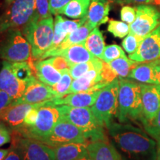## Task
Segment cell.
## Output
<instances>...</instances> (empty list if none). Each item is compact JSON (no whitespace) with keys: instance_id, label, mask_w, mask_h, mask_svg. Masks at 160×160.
Masks as SVG:
<instances>
[{"instance_id":"obj_1","label":"cell","mask_w":160,"mask_h":160,"mask_svg":"<svg viewBox=\"0 0 160 160\" xmlns=\"http://www.w3.org/2000/svg\"><path fill=\"white\" fill-rule=\"evenodd\" d=\"M107 130L111 142L123 160H156L157 141L145 131L129 123L115 122Z\"/></svg>"},{"instance_id":"obj_2","label":"cell","mask_w":160,"mask_h":160,"mask_svg":"<svg viewBox=\"0 0 160 160\" xmlns=\"http://www.w3.org/2000/svg\"><path fill=\"white\" fill-rule=\"evenodd\" d=\"M33 72V60L20 62L3 61L0 69V90L8 93L13 102L19 99L36 77Z\"/></svg>"},{"instance_id":"obj_3","label":"cell","mask_w":160,"mask_h":160,"mask_svg":"<svg viewBox=\"0 0 160 160\" xmlns=\"http://www.w3.org/2000/svg\"><path fill=\"white\" fill-rule=\"evenodd\" d=\"M117 118L121 123H128L130 121L142 122L143 115L141 83L119 78Z\"/></svg>"},{"instance_id":"obj_4","label":"cell","mask_w":160,"mask_h":160,"mask_svg":"<svg viewBox=\"0 0 160 160\" xmlns=\"http://www.w3.org/2000/svg\"><path fill=\"white\" fill-rule=\"evenodd\" d=\"M61 117L77 126L83 131L88 144L99 140H109L106 128L99 122L91 108H75L70 105H59Z\"/></svg>"},{"instance_id":"obj_5","label":"cell","mask_w":160,"mask_h":160,"mask_svg":"<svg viewBox=\"0 0 160 160\" xmlns=\"http://www.w3.org/2000/svg\"><path fill=\"white\" fill-rule=\"evenodd\" d=\"M22 33L31 45L32 59L38 61L51 49L54 36V21L52 17L39 20L34 15Z\"/></svg>"},{"instance_id":"obj_6","label":"cell","mask_w":160,"mask_h":160,"mask_svg":"<svg viewBox=\"0 0 160 160\" xmlns=\"http://www.w3.org/2000/svg\"><path fill=\"white\" fill-rule=\"evenodd\" d=\"M35 15V0H15L0 15V37L12 30L22 32Z\"/></svg>"},{"instance_id":"obj_7","label":"cell","mask_w":160,"mask_h":160,"mask_svg":"<svg viewBox=\"0 0 160 160\" xmlns=\"http://www.w3.org/2000/svg\"><path fill=\"white\" fill-rule=\"evenodd\" d=\"M0 59L11 62L32 60L31 45L20 30H12L0 37Z\"/></svg>"},{"instance_id":"obj_8","label":"cell","mask_w":160,"mask_h":160,"mask_svg":"<svg viewBox=\"0 0 160 160\" xmlns=\"http://www.w3.org/2000/svg\"><path fill=\"white\" fill-rule=\"evenodd\" d=\"M119 88V78H117L101 90L95 103L91 107L93 114L106 129L113 122V118L117 117Z\"/></svg>"},{"instance_id":"obj_9","label":"cell","mask_w":160,"mask_h":160,"mask_svg":"<svg viewBox=\"0 0 160 160\" xmlns=\"http://www.w3.org/2000/svg\"><path fill=\"white\" fill-rule=\"evenodd\" d=\"M61 118L59 105H55L51 100L45 105L39 108L34 125L19 132L12 133H19L24 137L41 141L51 133Z\"/></svg>"},{"instance_id":"obj_10","label":"cell","mask_w":160,"mask_h":160,"mask_svg":"<svg viewBox=\"0 0 160 160\" xmlns=\"http://www.w3.org/2000/svg\"><path fill=\"white\" fill-rule=\"evenodd\" d=\"M39 142L52 148L69 143H88L83 131L62 118L57 123L51 133Z\"/></svg>"},{"instance_id":"obj_11","label":"cell","mask_w":160,"mask_h":160,"mask_svg":"<svg viewBox=\"0 0 160 160\" xmlns=\"http://www.w3.org/2000/svg\"><path fill=\"white\" fill-rule=\"evenodd\" d=\"M160 25V12L154 6L142 4L137 7V17L130 25V33L145 38Z\"/></svg>"},{"instance_id":"obj_12","label":"cell","mask_w":160,"mask_h":160,"mask_svg":"<svg viewBox=\"0 0 160 160\" xmlns=\"http://www.w3.org/2000/svg\"><path fill=\"white\" fill-rule=\"evenodd\" d=\"M129 59L138 63L160 59V25L144 38L136 52L129 55Z\"/></svg>"},{"instance_id":"obj_13","label":"cell","mask_w":160,"mask_h":160,"mask_svg":"<svg viewBox=\"0 0 160 160\" xmlns=\"http://www.w3.org/2000/svg\"><path fill=\"white\" fill-rule=\"evenodd\" d=\"M58 98L51 86L46 85L35 77L28 86L24 94L11 105L19 104H38Z\"/></svg>"},{"instance_id":"obj_14","label":"cell","mask_w":160,"mask_h":160,"mask_svg":"<svg viewBox=\"0 0 160 160\" xmlns=\"http://www.w3.org/2000/svg\"><path fill=\"white\" fill-rule=\"evenodd\" d=\"M141 90L142 124L153 119L160 110V85L141 83Z\"/></svg>"},{"instance_id":"obj_15","label":"cell","mask_w":160,"mask_h":160,"mask_svg":"<svg viewBox=\"0 0 160 160\" xmlns=\"http://www.w3.org/2000/svg\"><path fill=\"white\" fill-rule=\"evenodd\" d=\"M20 144L23 151L24 160H56L52 147L38 140L24 137L19 133Z\"/></svg>"},{"instance_id":"obj_16","label":"cell","mask_w":160,"mask_h":160,"mask_svg":"<svg viewBox=\"0 0 160 160\" xmlns=\"http://www.w3.org/2000/svg\"><path fill=\"white\" fill-rule=\"evenodd\" d=\"M38 104H19L10 105L0 113V121L10 128L11 132H19L23 128L24 120L28 112Z\"/></svg>"},{"instance_id":"obj_17","label":"cell","mask_w":160,"mask_h":160,"mask_svg":"<svg viewBox=\"0 0 160 160\" xmlns=\"http://www.w3.org/2000/svg\"><path fill=\"white\" fill-rule=\"evenodd\" d=\"M102 89L94 88L89 91L68 93L53 99L55 105H67L75 108H91L95 103Z\"/></svg>"},{"instance_id":"obj_18","label":"cell","mask_w":160,"mask_h":160,"mask_svg":"<svg viewBox=\"0 0 160 160\" xmlns=\"http://www.w3.org/2000/svg\"><path fill=\"white\" fill-rule=\"evenodd\" d=\"M86 21L87 16L82 19L74 20L64 19L60 15L56 16L54 20V36L50 50H53L57 48L70 33L79 28Z\"/></svg>"},{"instance_id":"obj_19","label":"cell","mask_w":160,"mask_h":160,"mask_svg":"<svg viewBox=\"0 0 160 160\" xmlns=\"http://www.w3.org/2000/svg\"><path fill=\"white\" fill-rule=\"evenodd\" d=\"M102 68L92 69L80 77L73 79L67 94L89 91L94 88L98 89H102L107 85L102 82Z\"/></svg>"},{"instance_id":"obj_20","label":"cell","mask_w":160,"mask_h":160,"mask_svg":"<svg viewBox=\"0 0 160 160\" xmlns=\"http://www.w3.org/2000/svg\"><path fill=\"white\" fill-rule=\"evenodd\" d=\"M88 152L91 160H123L110 140H99L88 143Z\"/></svg>"},{"instance_id":"obj_21","label":"cell","mask_w":160,"mask_h":160,"mask_svg":"<svg viewBox=\"0 0 160 160\" xmlns=\"http://www.w3.org/2000/svg\"><path fill=\"white\" fill-rule=\"evenodd\" d=\"M57 56L65 58L70 65V68L77 64L92 61L97 58L86 48L84 42L71 45L62 51L54 52L51 53L48 58Z\"/></svg>"},{"instance_id":"obj_22","label":"cell","mask_w":160,"mask_h":160,"mask_svg":"<svg viewBox=\"0 0 160 160\" xmlns=\"http://www.w3.org/2000/svg\"><path fill=\"white\" fill-rule=\"evenodd\" d=\"M110 4L108 0H91L87 22L93 28L99 27L108 21Z\"/></svg>"},{"instance_id":"obj_23","label":"cell","mask_w":160,"mask_h":160,"mask_svg":"<svg viewBox=\"0 0 160 160\" xmlns=\"http://www.w3.org/2000/svg\"><path fill=\"white\" fill-rule=\"evenodd\" d=\"M34 73L39 81L51 87L55 85L62 75V72L53 67L48 59L38 60L34 64Z\"/></svg>"},{"instance_id":"obj_24","label":"cell","mask_w":160,"mask_h":160,"mask_svg":"<svg viewBox=\"0 0 160 160\" xmlns=\"http://www.w3.org/2000/svg\"><path fill=\"white\" fill-rule=\"evenodd\" d=\"M93 29L94 28H93L90 25V24L86 21L82 25L80 26L79 28H77L76 31L70 33V34L65 38L62 42L60 44L57 48H56L53 50H50V51L46 52L39 60L47 59V58L49 57V56L51 55V53H54V52L62 51V50L67 48H68L71 45L84 42L85 41V39H87L88 37L89 36L90 33H91Z\"/></svg>"},{"instance_id":"obj_25","label":"cell","mask_w":160,"mask_h":160,"mask_svg":"<svg viewBox=\"0 0 160 160\" xmlns=\"http://www.w3.org/2000/svg\"><path fill=\"white\" fill-rule=\"evenodd\" d=\"M88 143H69L53 148L56 160H78L88 154Z\"/></svg>"},{"instance_id":"obj_26","label":"cell","mask_w":160,"mask_h":160,"mask_svg":"<svg viewBox=\"0 0 160 160\" xmlns=\"http://www.w3.org/2000/svg\"><path fill=\"white\" fill-rule=\"evenodd\" d=\"M156 62L157 60L149 62L138 63L130 72L128 78L139 83L158 85L154 70Z\"/></svg>"},{"instance_id":"obj_27","label":"cell","mask_w":160,"mask_h":160,"mask_svg":"<svg viewBox=\"0 0 160 160\" xmlns=\"http://www.w3.org/2000/svg\"><path fill=\"white\" fill-rule=\"evenodd\" d=\"M91 0H71L60 11L59 14L74 19H82L88 12Z\"/></svg>"},{"instance_id":"obj_28","label":"cell","mask_w":160,"mask_h":160,"mask_svg":"<svg viewBox=\"0 0 160 160\" xmlns=\"http://www.w3.org/2000/svg\"><path fill=\"white\" fill-rule=\"evenodd\" d=\"M85 48L94 57L102 59L104 50L105 48V40L102 33L97 27L92 31L85 41L84 42Z\"/></svg>"},{"instance_id":"obj_29","label":"cell","mask_w":160,"mask_h":160,"mask_svg":"<svg viewBox=\"0 0 160 160\" xmlns=\"http://www.w3.org/2000/svg\"><path fill=\"white\" fill-rule=\"evenodd\" d=\"M138 62L130 59L127 57H119L108 63L110 67L119 78H128L130 72Z\"/></svg>"},{"instance_id":"obj_30","label":"cell","mask_w":160,"mask_h":160,"mask_svg":"<svg viewBox=\"0 0 160 160\" xmlns=\"http://www.w3.org/2000/svg\"><path fill=\"white\" fill-rule=\"evenodd\" d=\"M103 63L104 62L102 60L97 57L92 61L77 64V65L71 66L69 69L70 73L72 78L76 79L92 69L102 68Z\"/></svg>"},{"instance_id":"obj_31","label":"cell","mask_w":160,"mask_h":160,"mask_svg":"<svg viewBox=\"0 0 160 160\" xmlns=\"http://www.w3.org/2000/svg\"><path fill=\"white\" fill-rule=\"evenodd\" d=\"M62 75L59 81L51 87L53 91L57 93L58 98L67 94L73 82V78L71 76L69 69L64 70L62 71Z\"/></svg>"},{"instance_id":"obj_32","label":"cell","mask_w":160,"mask_h":160,"mask_svg":"<svg viewBox=\"0 0 160 160\" xmlns=\"http://www.w3.org/2000/svg\"><path fill=\"white\" fill-rule=\"evenodd\" d=\"M4 160H24L23 151L18 133H12V141L9 152Z\"/></svg>"},{"instance_id":"obj_33","label":"cell","mask_w":160,"mask_h":160,"mask_svg":"<svg viewBox=\"0 0 160 160\" xmlns=\"http://www.w3.org/2000/svg\"><path fill=\"white\" fill-rule=\"evenodd\" d=\"M108 31L114 37L122 39L130 33V25L122 21L111 19L108 26Z\"/></svg>"},{"instance_id":"obj_34","label":"cell","mask_w":160,"mask_h":160,"mask_svg":"<svg viewBox=\"0 0 160 160\" xmlns=\"http://www.w3.org/2000/svg\"><path fill=\"white\" fill-rule=\"evenodd\" d=\"M145 131L156 141L160 139V110L153 119L142 123Z\"/></svg>"},{"instance_id":"obj_35","label":"cell","mask_w":160,"mask_h":160,"mask_svg":"<svg viewBox=\"0 0 160 160\" xmlns=\"http://www.w3.org/2000/svg\"><path fill=\"white\" fill-rule=\"evenodd\" d=\"M144 38L140 37L133 33H129L126 37L124 38L122 46L124 50L128 53L129 55L133 54L138 49L140 43L142 42Z\"/></svg>"},{"instance_id":"obj_36","label":"cell","mask_w":160,"mask_h":160,"mask_svg":"<svg viewBox=\"0 0 160 160\" xmlns=\"http://www.w3.org/2000/svg\"><path fill=\"white\" fill-rule=\"evenodd\" d=\"M125 53L121 47L117 45L105 46L102 60L106 63H109L119 57H125Z\"/></svg>"},{"instance_id":"obj_37","label":"cell","mask_w":160,"mask_h":160,"mask_svg":"<svg viewBox=\"0 0 160 160\" xmlns=\"http://www.w3.org/2000/svg\"><path fill=\"white\" fill-rule=\"evenodd\" d=\"M35 17L39 20L52 17L49 0H35Z\"/></svg>"},{"instance_id":"obj_38","label":"cell","mask_w":160,"mask_h":160,"mask_svg":"<svg viewBox=\"0 0 160 160\" xmlns=\"http://www.w3.org/2000/svg\"><path fill=\"white\" fill-rule=\"evenodd\" d=\"M122 21L128 25H131L137 17V8L131 6H124L120 12Z\"/></svg>"},{"instance_id":"obj_39","label":"cell","mask_w":160,"mask_h":160,"mask_svg":"<svg viewBox=\"0 0 160 160\" xmlns=\"http://www.w3.org/2000/svg\"><path fill=\"white\" fill-rule=\"evenodd\" d=\"M101 77H102V82L105 83L106 85L111 83L113 80L119 78L117 75L113 72L111 68L110 67L108 63H106L104 62L102 69L101 71Z\"/></svg>"},{"instance_id":"obj_40","label":"cell","mask_w":160,"mask_h":160,"mask_svg":"<svg viewBox=\"0 0 160 160\" xmlns=\"http://www.w3.org/2000/svg\"><path fill=\"white\" fill-rule=\"evenodd\" d=\"M11 130L4 122L0 121V147L11 142Z\"/></svg>"},{"instance_id":"obj_41","label":"cell","mask_w":160,"mask_h":160,"mask_svg":"<svg viewBox=\"0 0 160 160\" xmlns=\"http://www.w3.org/2000/svg\"><path fill=\"white\" fill-rule=\"evenodd\" d=\"M48 60L50 63L53 65V67H55L59 71L62 72L64 70L70 69V65H68V63L66 61L65 58L62 57L57 56V57H50L49 59H48Z\"/></svg>"},{"instance_id":"obj_42","label":"cell","mask_w":160,"mask_h":160,"mask_svg":"<svg viewBox=\"0 0 160 160\" xmlns=\"http://www.w3.org/2000/svg\"><path fill=\"white\" fill-rule=\"evenodd\" d=\"M71 0H49L50 11L51 14L59 15L61 10Z\"/></svg>"},{"instance_id":"obj_43","label":"cell","mask_w":160,"mask_h":160,"mask_svg":"<svg viewBox=\"0 0 160 160\" xmlns=\"http://www.w3.org/2000/svg\"><path fill=\"white\" fill-rule=\"evenodd\" d=\"M13 102V99L5 91L0 90V113Z\"/></svg>"},{"instance_id":"obj_44","label":"cell","mask_w":160,"mask_h":160,"mask_svg":"<svg viewBox=\"0 0 160 160\" xmlns=\"http://www.w3.org/2000/svg\"><path fill=\"white\" fill-rule=\"evenodd\" d=\"M119 5H130V4H152L153 0H113Z\"/></svg>"},{"instance_id":"obj_45","label":"cell","mask_w":160,"mask_h":160,"mask_svg":"<svg viewBox=\"0 0 160 160\" xmlns=\"http://www.w3.org/2000/svg\"><path fill=\"white\" fill-rule=\"evenodd\" d=\"M155 70V73H156V77H157L158 85H160V59L157 60V62H156V65L154 67Z\"/></svg>"},{"instance_id":"obj_46","label":"cell","mask_w":160,"mask_h":160,"mask_svg":"<svg viewBox=\"0 0 160 160\" xmlns=\"http://www.w3.org/2000/svg\"><path fill=\"white\" fill-rule=\"evenodd\" d=\"M9 152L8 149H0V160H4Z\"/></svg>"},{"instance_id":"obj_47","label":"cell","mask_w":160,"mask_h":160,"mask_svg":"<svg viewBox=\"0 0 160 160\" xmlns=\"http://www.w3.org/2000/svg\"><path fill=\"white\" fill-rule=\"evenodd\" d=\"M156 160H160V139L157 141V156Z\"/></svg>"},{"instance_id":"obj_48","label":"cell","mask_w":160,"mask_h":160,"mask_svg":"<svg viewBox=\"0 0 160 160\" xmlns=\"http://www.w3.org/2000/svg\"><path fill=\"white\" fill-rule=\"evenodd\" d=\"M14 1H15V0H5V4H6V5L10 6Z\"/></svg>"},{"instance_id":"obj_49","label":"cell","mask_w":160,"mask_h":160,"mask_svg":"<svg viewBox=\"0 0 160 160\" xmlns=\"http://www.w3.org/2000/svg\"><path fill=\"white\" fill-rule=\"evenodd\" d=\"M78 160H91V158H90L89 155L88 154L87 156H85V157L81 158V159H78Z\"/></svg>"},{"instance_id":"obj_50","label":"cell","mask_w":160,"mask_h":160,"mask_svg":"<svg viewBox=\"0 0 160 160\" xmlns=\"http://www.w3.org/2000/svg\"><path fill=\"white\" fill-rule=\"evenodd\" d=\"M152 4L154 5H160V0H153Z\"/></svg>"}]
</instances>
